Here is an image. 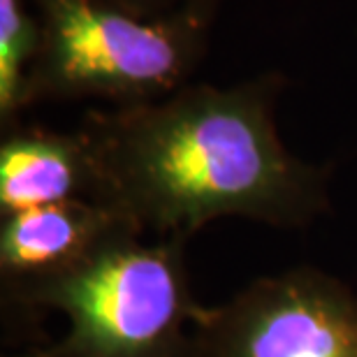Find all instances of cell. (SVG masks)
<instances>
[{
	"label": "cell",
	"mask_w": 357,
	"mask_h": 357,
	"mask_svg": "<svg viewBox=\"0 0 357 357\" xmlns=\"http://www.w3.org/2000/svg\"><path fill=\"white\" fill-rule=\"evenodd\" d=\"M195 357H357V297L316 269L258 278L202 306Z\"/></svg>",
	"instance_id": "4"
},
{
	"label": "cell",
	"mask_w": 357,
	"mask_h": 357,
	"mask_svg": "<svg viewBox=\"0 0 357 357\" xmlns=\"http://www.w3.org/2000/svg\"><path fill=\"white\" fill-rule=\"evenodd\" d=\"M73 199L98 202V174L84 135L10 128L0 144V213Z\"/></svg>",
	"instance_id": "6"
},
{
	"label": "cell",
	"mask_w": 357,
	"mask_h": 357,
	"mask_svg": "<svg viewBox=\"0 0 357 357\" xmlns=\"http://www.w3.org/2000/svg\"><path fill=\"white\" fill-rule=\"evenodd\" d=\"M285 77L234 86L185 84L146 105L91 109L79 123L98 174V202L142 234L188 239L218 218L304 227L330 209V172L281 142Z\"/></svg>",
	"instance_id": "1"
},
{
	"label": "cell",
	"mask_w": 357,
	"mask_h": 357,
	"mask_svg": "<svg viewBox=\"0 0 357 357\" xmlns=\"http://www.w3.org/2000/svg\"><path fill=\"white\" fill-rule=\"evenodd\" d=\"M42 42L26 102L146 105L172 96L202 63L220 0L139 14L119 0H33Z\"/></svg>",
	"instance_id": "2"
},
{
	"label": "cell",
	"mask_w": 357,
	"mask_h": 357,
	"mask_svg": "<svg viewBox=\"0 0 357 357\" xmlns=\"http://www.w3.org/2000/svg\"><path fill=\"white\" fill-rule=\"evenodd\" d=\"M183 244L126 230L59 276L14 285L26 304L68 318L61 341L19 357H195L202 306Z\"/></svg>",
	"instance_id": "3"
},
{
	"label": "cell",
	"mask_w": 357,
	"mask_h": 357,
	"mask_svg": "<svg viewBox=\"0 0 357 357\" xmlns=\"http://www.w3.org/2000/svg\"><path fill=\"white\" fill-rule=\"evenodd\" d=\"M42 42L33 0H0V119L14 123L28 107L26 91Z\"/></svg>",
	"instance_id": "7"
},
{
	"label": "cell",
	"mask_w": 357,
	"mask_h": 357,
	"mask_svg": "<svg viewBox=\"0 0 357 357\" xmlns=\"http://www.w3.org/2000/svg\"><path fill=\"white\" fill-rule=\"evenodd\" d=\"M126 230L137 227L119 209L96 199L10 213L0 227V269L12 285L59 276Z\"/></svg>",
	"instance_id": "5"
},
{
	"label": "cell",
	"mask_w": 357,
	"mask_h": 357,
	"mask_svg": "<svg viewBox=\"0 0 357 357\" xmlns=\"http://www.w3.org/2000/svg\"><path fill=\"white\" fill-rule=\"evenodd\" d=\"M130 10L139 12V14H149V17H155V14H165L172 12L176 7H183L192 3V0H119Z\"/></svg>",
	"instance_id": "8"
}]
</instances>
